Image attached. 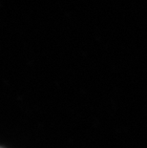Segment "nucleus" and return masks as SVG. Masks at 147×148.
Segmentation results:
<instances>
[{"label": "nucleus", "instance_id": "1", "mask_svg": "<svg viewBox=\"0 0 147 148\" xmlns=\"http://www.w3.org/2000/svg\"><path fill=\"white\" fill-rule=\"evenodd\" d=\"M0 148H1V147H0Z\"/></svg>", "mask_w": 147, "mask_h": 148}]
</instances>
